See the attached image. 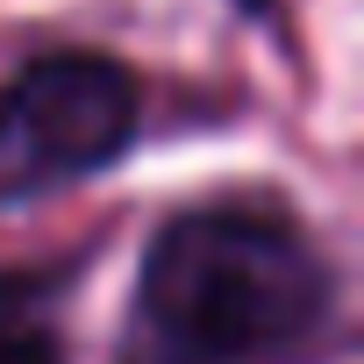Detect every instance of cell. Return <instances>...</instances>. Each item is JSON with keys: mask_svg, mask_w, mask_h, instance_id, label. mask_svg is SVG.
<instances>
[{"mask_svg": "<svg viewBox=\"0 0 364 364\" xmlns=\"http://www.w3.org/2000/svg\"><path fill=\"white\" fill-rule=\"evenodd\" d=\"M350 279L279 186H215L150 222L107 364H328Z\"/></svg>", "mask_w": 364, "mask_h": 364, "instance_id": "1", "label": "cell"}, {"mask_svg": "<svg viewBox=\"0 0 364 364\" xmlns=\"http://www.w3.org/2000/svg\"><path fill=\"white\" fill-rule=\"evenodd\" d=\"M143 72L100 43H50L0 72V215L107 178L143 136Z\"/></svg>", "mask_w": 364, "mask_h": 364, "instance_id": "2", "label": "cell"}, {"mask_svg": "<svg viewBox=\"0 0 364 364\" xmlns=\"http://www.w3.org/2000/svg\"><path fill=\"white\" fill-rule=\"evenodd\" d=\"M79 286V257L0 264V364H72L65 300Z\"/></svg>", "mask_w": 364, "mask_h": 364, "instance_id": "3", "label": "cell"}, {"mask_svg": "<svg viewBox=\"0 0 364 364\" xmlns=\"http://www.w3.org/2000/svg\"><path fill=\"white\" fill-rule=\"evenodd\" d=\"M229 15H236V22H250V29L286 36V0H229Z\"/></svg>", "mask_w": 364, "mask_h": 364, "instance_id": "4", "label": "cell"}]
</instances>
